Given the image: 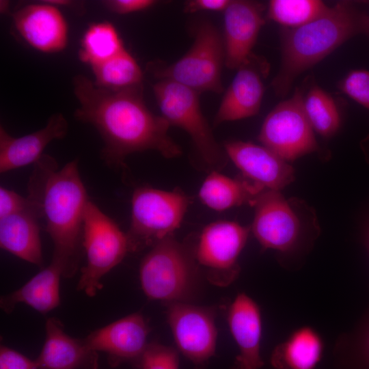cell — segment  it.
Returning a JSON list of instances; mask_svg holds the SVG:
<instances>
[{
	"instance_id": "19",
	"label": "cell",
	"mask_w": 369,
	"mask_h": 369,
	"mask_svg": "<svg viewBox=\"0 0 369 369\" xmlns=\"http://www.w3.org/2000/svg\"><path fill=\"white\" fill-rule=\"evenodd\" d=\"M68 130V122L60 113L52 115L42 128L19 137H12L1 126L0 173L36 163L47 145L64 138Z\"/></svg>"
},
{
	"instance_id": "33",
	"label": "cell",
	"mask_w": 369,
	"mask_h": 369,
	"mask_svg": "<svg viewBox=\"0 0 369 369\" xmlns=\"http://www.w3.org/2000/svg\"><path fill=\"white\" fill-rule=\"evenodd\" d=\"M0 369H39L36 360H33L20 353L1 345Z\"/></svg>"
},
{
	"instance_id": "30",
	"label": "cell",
	"mask_w": 369,
	"mask_h": 369,
	"mask_svg": "<svg viewBox=\"0 0 369 369\" xmlns=\"http://www.w3.org/2000/svg\"><path fill=\"white\" fill-rule=\"evenodd\" d=\"M137 365L141 369H179V356L177 351L170 346L150 343Z\"/></svg>"
},
{
	"instance_id": "3",
	"label": "cell",
	"mask_w": 369,
	"mask_h": 369,
	"mask_svg": "<svg viewBox=\"0 0 369 369\" xmlns=\"http://www.w3.org/2000/svg\"><path fill=\"white\" fill-rule=\"evenodd\" d=\"M366 12L350 1H340L314 20L282 35L279 70L272 85L285 96L296 78L352 37L363 33Z\"/></svg>"
},
{
	"instance_id": "4",
	"label": "cell",
	"mask_w": 369,
	"mask_h": 369,
	"mask_svg": "<svg viewBox=\"0 0 369 369\" xmlns=\"http://www.w3.org/2000/svg\"><path fill=\"white\" fill-rule=\"evenodd\" d=\"M194 36L192 46L179 59L171 64L152 62L148 64L147 70L158 80L179 83L198 94H220L223 91V39L217 27L206 20L197 25Z\"/></svg>"
},
{
	"instance_id": "20",
	"label": "cell",
	"mask_w": 369,
	"mask_h": 369,
	"mask_svg": "<svg viewBox=\"0 0 369 369\" xmlns=\"http://www.w3.org/2000/svg\"><path fill=\"white\" fill-rule=\"evenodd\" d=\"M228 322L238 348L233 369L262 368V319L257 303L246 294H238L229 308Z\"/></svg>"
},
{
	"instance_id": "13",
	"label": "cell",
	"mask_w": 369,
	"mask_h": 369,
	"mask_svg": "<svg viewBox=\"0 0 369 369\" xmlns=\"http://www.w3.org/2000/svg\"><path fill=\"white\" fill-rule=\"evenodd\" d=\"M268 72L266 59L252 53L236 69L215 116V126L258 113L264 91L263 80Z\"/></svg>"
},
{
	"instance_id": "5",
	"label": "cell",
	"mask_w": 369,
	"mask_h": 369,
	"mask_svg": "<svg viewBox=\"0 0 369 369\" xmlns=\"http://www.w3.org/2000/svg\"><path fill=\"white\" fill-rule=\"evenodd\" d=\"M153 92L162 116L190 136L202 161L213 170L223 167L228 157L202 111L199 94L167 80H158Z\"/></svg>"
},
{
	"instance_id": "6",
	"label": "cell",
	"mask_w": 369,
	"mask_h": 369,
	"mask_svg": "<svg viewBox=\"0 0 369 369\" xmlns=\"http://www.w3.org/2000/svg\"><path fill=\"white\" fill-rule=\"evenodd\" d=\"M83 247L86 264L77 288L94 297L102 288V277L124 259L129 246L126 234L90 200L83 217Z\"/></svg>"
},
{
	"instance_id": "37",
	"label": "cell",
	"mask_w": 369,
	"mask_h": 369,
	"mask_svg": "<svg viewBox=\"0 0 369 369\" xmlns=\"http://www.w3.org/2000/svg\"><path fill=\"white\" fill-rule=\"evenodd\" d=\"M0 5H1L0 8H1V12H5L8 11V1H1Z\"/></svg>"
},
{
	"instance_id": "34",
	"label": "cell",
	"mask_w": 369,
	"mask_h": 369,
	"mask_svg": "<svg viewBox=\"0 0 369 369\" xmlns=\"http://www.w3.org/2000/svg\"><path fill=\"white\" fill-rule=\"evenodd\" d=\"M156 3L157 1L154 0H110L105 1L104 3L114 13L126 14L147 10Z\"/></svg>"
},
{
	"instance_id": "15",
	"label": "cell",
	"mask_w": 369,
	"mask_h": 369,
	"mask_svg": "<svg viewBox=\"0 0 369 369\" xmlns=\"http://www.w3.org/2000/svg\"><path fill=\"white\" fill-rule=\"evenodd\" d=\"M148 325L139 313H133L91 332L85 339L95 351L108 355L110 364L125 361L137 364L148 346Z\"/></svg>"
},
{
	"instance_id": "11",
	"label": "cell",
	"mask_w": 369,
	"mask_h": 369,
	"mask_svg": "<svg viewBox=\"0 0 369 369\" xmlns=\"http://www.w3.org/2000/svg\"><path fill=\"white\" fill-rule=\"evenodd\" d=\"M167 320L179 351L194 369H204L216 350L214 312L208 308L173 302L169 303Z\"/></svg>"
},
{
	"instance_id": "29",
	"label": "cell",
	"mask_w": 369,
	"mask_h": 369,
	"mask_svg": "<svg viewBox=\"0 0 369 369\" xmlns=\"http://www.w3.org/2000/svg\"><path fill=\"white\" fill-rule=\"evenodd\" d=\"M328 8L318 0H271L268 4L267 16L285 29H293L314 20Z\"/></svg>"
},
{
	"instance_id": "1",
	"label": "cell",
	"mask_w": 369,
	"mask_h": 369,
	"mask_svg": "<svg viewBox=\"0 0 369 369\" xmlns=\"http://www.w3.org/2000/svg\"><path fill=\"white\" fill-rule=\"evenodd\" d=\"M73 90L79 104L74 117L99 133L104 143L101 159L108 166L122 168L126 157L137 152L154 150L167 159L182 154L169 135V122L146 106L142 85L112 90L77 74Z\"/></svg>"
},
{
	"instance_id": "32",
	"label": "cell",
	"mask_w": 369,
	"mask_h": 369,
	"mask_svg": "<svg viewBox=\"0 0 369 369\" xmlns=\"http://www.w3.org/2000/svg\"><path fill=\"white\" fill-rule=\"evenodd\" d=\"M27 210H32L35 213L27 197H24L4 187H0V219Z\"/></svg>"
},
{
	"instance_id": "22",
	"label": "cell",
	"mask_w": 369,
	"mask_h": 369,
	"mask_svg": "<svg viewBox=\"0 0 369 369\" xmlns=\"http://www.w3.org/2000/svg\"><path fill=\"white\" fill-rule=\"evenodd\" d=\"M61 268L53 262L42 269L20 288L2 295L0 307L6 314L12 312L18 303H25L45 314L60 304Z\"/></svg>"
},
{
	"instance_id": "27",
	"label": "cell",
	"mask_w": 369,
	"mask_h": 369,
	"mask_svg": "<svg viewBox=\"0 0 369 369\" xmlns=\"http://www.w3.org/2000/svg\"><path fill=\"white\" fill-rule=\"evenodd\" d=\"M340 369H369V307L336 349Z\"/></svg>"
},
{
	"instance_id": "9",
	"label": "cell",
	"mask_w": 369,
	"mask_h": 369,
	"mask_svg": "<svg viewBox=\"0 0 369 369\" xmlns=\"http://www.w3.org/2000/svg\"><path fill=\"white\" fill-rule=\"evenodd\" d=\"M303 107V96L296 89L266 115L259 140L284 160L293 161L316 151L318 144Z\"/></svg>"
},
{
	"instance_id": "36",
	"label": "cell",
	"mask_w": 369,
	"mask_h": 369,
	"mask_svg": "<svg viewBox=\"0 0 369 369\" xmlns=\"http://www.w3.org/2000/svg\"><path fill=\"white\" fill-rule=\"evenodd\" d=\"M363 33L369 36V12H366Z\"/></svg>"
},
{
	"instance_id": "24",
	"label": "cell",
	"mask_w": 369,
	"mask_h": 369,
	"mask_svg": "<svg viewBox=\"0 0 369 369\" xmlns=\"http://www.w3.org/2000/svg\"><path fill=\"white\" fill-rule=\"evenodd\" d=\"M264 190L245 179H234L213 170L203 182L199 192L201 201L210 208L223 211L249 204Z\"/></svg>"
},
{
	"instance_id": "12",
	"label": "cell",
	"mask_w": 369,
	"mask_h": 369,
	"mask_svg": "<svg viewBox=\"0 0 369 369\" xmlns=\"http://www.w3.org/2000/svg\"><path fill=\"white\" fill-rule=\"evenodd\" d=\"M252 232L264 249L282 253L293 250L300 241V220L279 191L264 190L253 204Z\"/></svg>"
},
{
	"instance_id": "8",
	"label": "cell",
	"mask_w": 369,
	"mask_h": 369,
	"mask_svg": "<svg viewBox=\"0 0 369 369\" xmlns=\"http://www.w3.org/2000/svg\"><path fill=\"white\" fill-rule=\"evenodd\" d=\"M195 273L189 250L171 235L159 241L144 256L139 280L150 299L182 302L191 291Z\"/></svg>"
},
{
	"instance_id": "35",
	"label": "cell",
	"mask_w": 369,
	"mask_h": 369,
	"mask_svg": "<svg viewBox=\"0 0 369 369\" xmlns=\"http://www.w3.org/2000/svg\"><path fill=\"white\" fill-rule=\"evenodd\" d=\"M231 0H189L184 4L186 13H196L202 11L221 12L226 9Z\"/></svg>"
},
{
	"instance_id": "7",
	"label": "cell",
	"mask_w": 369,
	"mask_h": 369,
	"mask_svg": "<svg viewBox=\"0 0 369 369\" xmlns=\"http://www.w3.org/2000/svg\"><path fill=\"white\" fill-rule=\"evenodd\" d=\"M189 197L182 192L150 187L135 190L131 199V220L126 236L129 251L152 247L172 235L184 217Z\"/></svg>"
},
{
	"instance_id": "17",
	"label": "cell",
	"mask_w": 369,
	"mask_h": 369,
	"mask_svg": "<svg viewBox=\"0 0 369 369\" xmlns=\"http://www.w3.org/2000/svg\"><path fill=\"white\" fill-rule=\"evenodd\" d=\"M12 18L16 29L33 49L52 53L66 47L68 25L57 7L43 1L31 3L18 9Z\"/></svg>"
},
{
	"instance_id": "31",
	"label": "cell",
	"mask_w": 369,
	"mask_h": 369,
	"mask_svg": "<svg viewBox=\"0 0 369 369\" xmlns=\"http://www.w3.org/2000/svg\"><path fill=\"white\" fill-rule=\"evenodd\" d=\"M338 87L341 92L369 111V70H351L339 82Z\"/></svg>"
},
{
	"instance_id": "2",
	"label": "cell",
	"mask_w": 369,
	"mask_h": 369,
	"mask_svg": "<svg viewBox=\"0 0 369 369\" xmlns=\"http://www.w3.org/2000/svg\"><path fill=\"white\" fill-rule=\"evenodd\" d=\"M28 199L53 243L51 262L64 278L79 270L83 255V217L87 202L85 187L74 159L58 169L52 156L43 154L34 163L29 179Z\"/></svg>"
},
{
	"instance_id": "16",
	"label": "cell",
	"mask_w": 369,
	"mask_h": 369,
	"mask_svg": "<svg viewBox=\"0 0 369 369\" xmlns=\"http://www.w3.org/2000/svg\"><path fill=\"white\" fill-rule=\"evenodd\" d=\"M264 6L256 1L231 0L224 10L225 65L237 69L252 53L264 24Z\"/></svg>"
},
{
	"instance_id": "10",
	"label": "cell",
	"mask_w": 369,
	"mask_h": 369,
	"mask_svg": "<svg viewBox=\"0 0 369 369\" xmlns=\"http://www.w3.org/2000/svg\"><path fill=\"white\" fill-rule=\"evenodd\" d=\"M248 235L249 228L234 221H215L204 228L195 258L206 269L210 282L226 286L237 278L240 272L238 258Z\"/></svg>"
},
{
	"instance_id": "14",
	"label": "cell",
	"mask_w": 369,
	"mask_h": 369,
	"mask_svg": "<svg viewBox=\"0 0 369 369\" xmlns=\"http://www.w3.org/2000/svg\"><path fill=\"white\" fill-rule=\"evenodd\" d=\"M223 147L247 180L263 190L279 191L295 179L293 167L262 145L230 141Z\"/></svg>"
},
{
	"instance_id": "21",
	"label": "cell",
	"mask_w": 369,
	"mask_h": 369,
	"mask_svg": "<svg viewBox=\"0 0 369 369\" xmlns=\"http://www.w3.org/2000/svg\"><path fill=\"white\" fill-rule=\"evenodd\" d=\"M38 220L32 210L0 219V247L42 269L44 260Z\"/></svg>"
},
{
	"instance_id": "28",
	"label": "cell",
	"mask_w": 369,
	"mask_h": 369,
	"mask_svg": "<svg viewBox=\"0 0 369 369\" xmlns=\"http://www.w3.org/2000/svg\"><path fill=\"white\" fill-rule=\"evenodd\" d=\"M303 107L313 128L320 135H333L340 126V114L335 100L317 85L303 96Z\"/></svg>"
},
{
	"instance_id": "23",
	"label": "cell",
	"mask_w": 369,
	"mask_h": 369,
	"mask_svg": "<svg viewBox=\"0 0 369 369\" xmlns=\"http://www.w3.org/2000/svg\"><path fill=\"white\" fill-rule=\"evenodd\" d=\"M323 349L319 334L310 327H302L274 348L270 363L275 369H315Z\"/></svg>"
},
{
	"instance_id": "38",
	"label": "cell",
	"mask_w": 369,
	"mask_h": 369,
	"mask_svg": "<svg viewBox=\"0 0 369 369\" xmlns=\"http://www.w3.org/2000/svg\"><path fill=\"white\" fill-rule=\"evenodd\" d=\"M368 243H369V237H368Z\"/></svg>"
},
{
	"instance_id": "25",
	"label": "cell",
	"mask_w": 369,
	"mask_h": 369,
	"mask_svg": "<svg viewBox=\"0 0 369 369\" xmlns=\"http://www.w3.org/2000/svg\"><path fill=\"white\" fill-rule=\"evenodd\" d=\"M92 69L94 83L102 88L118 90L142 85V70L126 49Z\"/></svg>"
},
{
	"instance_id": "26",
	"label": "cell",
	"mask_w": 369,
	"mask_h": 369,
	"mask_svg": "<svg viewBox=\"0 0 369 369\" xmlns=\"http://www.w3.org/2000/svg\"><path fill=\"white\" fill-rule=\"evenodd\" d=\"M124 49L113 24L100 22L91 25L85 31L79 57L92 67L109 59Z\"/></svg>"
},
{
	"instance_id": "18",
	"label": "cell",
	"mask_w": 369,
	"mask_h": 369,
	"mask_svg": "<svg viewBox=\"0 0 369 369\" xmlns=\"http://www.w3.org/2000/svg\"><path fill=\"white\" fill-rule=\"evenodd\" d=\"M36 360L39 369H97L98 355L85 338L69 336L62 321L51 317L46 321L44 343Z\"/></svg>"
}]
</instances>
